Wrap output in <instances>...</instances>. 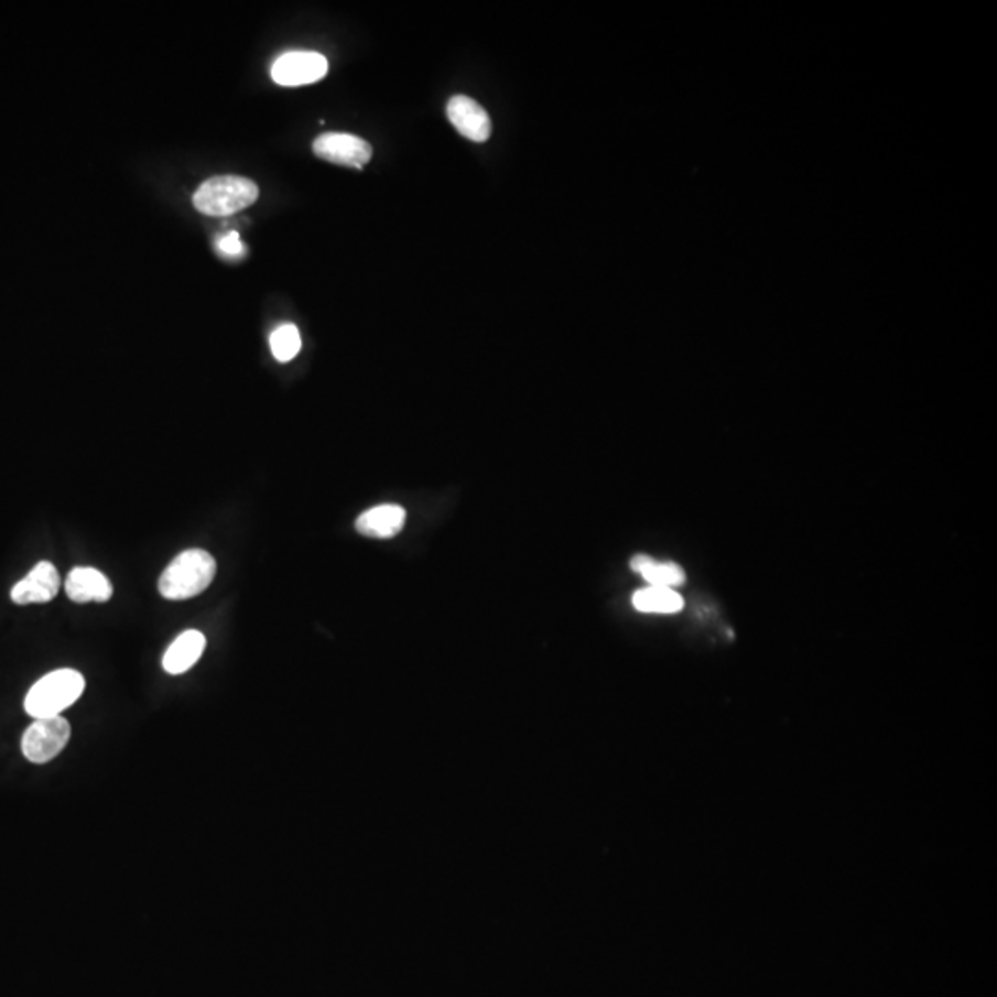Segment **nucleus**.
<instances>
[{"mask_svg": "<svg viewBox=\"0 0 997 997\" xmlns=\"http://www.w3.org/2000/svg\"><path fill=\"white\" fill-rule=\"evenodd\" d=\"M217 575V562L204 549L177 554L160 578V593L169 600H187L206 592Z\"/></svg>", "mask_w": 997, "mask_h": 997, "instance_id": "f257e3e1", "label": "nucleus"}, {"mask_svg": "<svg viewBox=\"0 0 997 997\" xmlns=\"http://www.w3.org/2000/svg\"><path fill=\"white\" fill-rule=\"evenodd\" d=\"M86 690V679L75 669H57L37 680L24 698V709L30 717H57L63 709L73 706Z\"/></svg>", "mask_w": 997, "mask_h": 997, "instance_id": "f03ea898", "label": "nucleus"}, {"mask_svg": "<svg viewBox=\"0 0 997 997\" xmlns=\"http://www.w3.org/2000/svg\"><path fill=\"white\" fill-rule=\"evenodd\" d=\"M259 198L256 183L242 176H215L199 185L194 207L207 217H228L253 206Z\"/></svg>", "mask_w": 997, "mask_h": 997, "instance_id": "7ed1b4c3", "label": "nucleus"}, {"mask_svg": "<svg viewBox=\"0 0 997 997\" xmlns=\"http://www.w3.org/2000/svg\"><path fill=\"white\" fill-rule=\"evenodd\" d=\"M69 739L71 724L67 723V718L59 717V715L34 718V723L30 724L29 729L24 732L21 748H23L24 758L29 759L30 763L43 765L59 756L63 748L67 747Z\"/></svg>", "mask_w": 997, "mask_h": 997, "instance_id": "20e7f679", "label": "nucleus"}, {"mask_svg": "<svg viewBox=\"0 0 997 997\" xmlns=\"http://www.w3.org/2000/svg\"><path fill=\"white\" fill-rule=\"evenodd\" d=\"M327 59L318 52L292 51L275 59L272 78L285 87L308 86L327 75Z\"/></svg>", "mask_w": 997, "mask_h": 997, "instance_id": "39448f33", "label": "nucleus"}, {"mask_svg": "<svg viewBox=\"0 0 997 997\" xmlns=\"http://www.w3.org/2000/svg\"><path fill=\"white\" fill-rule=\"evenodd\" d=\"M313 152L319 160L329 161L335 165L351 166V169H365L370 163L371 144L365 139L349 133H324L314 139Z\"/></svg>", "mask_w": 997, "mask_h": 997, "instance_id": "423d86ee", "label": "nucleus"}, {"mask_svg": "<svg viewBox=\"0 0 997 997\" xmlns=\"http://www.w3.org/2000/svg\"><path fill=\"white\" fill-rule=\"evenodd\" d=\"M59 586H62V578H59L56 565L51 562H40L32 567L23 581H19L12 587L10 597L19 606L45 605L56 597Z\"/></svg>", "mask_w": 997, "mask_h": 997, "instance_id": "0eeeda50", "label": "nucleus"}, {"mask_svg": "<svg viewBox=\"0 0 997 997\" xmlns=\"http://www.w3.org/2000/svg\"><path fill=\"white\" fill-rule=\"evenodd\" d=\"M447 117L462 138L485 143L491 136L490 115L474 98L456 95L447 104Z\"/></svg>", "mask_w": 997, "mask_h": 997, "instance_id": "6e6552de", "label": "nucleus"}, {"mask_svg": "<svg viewBox=\"0 0 997 997\" xmlns=\"http://www.w3.org/2000/svg\"><path fill=\"white\" fill-rule=\"evenodd\" d=\"M65 593L73 603H108L113 597V586L102 571L95 567H75L65 581Z\"/></svg>", "mask_w": 997, "mask_h": 997, "instance_id": "1a4fd4ad", "label": "nucleus"}, {"mask_svg": "<svg viewBox=\"0 0 997 997\" xmlns=\"http://www.w3.org/2000/svg\"><path fill=\"white\" fill-rule=\"evenodd\" d=\"M405 508L399 505H379L360 513L355 521V529L362 537L387 540L393 538L405 527Z\"/></svg>", "mask_w": 997, "mask_h": 997, "instance_id": "9d476101", "label": "nucleus"}, {"mask_svg": "<svg viewBox=\"0 0 997 997\" xmlns=\"http://www.w3.org/2000/svg\"><path fill=\"white\" fill-rule=\"evenodd\" d=\"M206 643V636L198 630L180 633L163 655V669L174 676L187 673L204 654Z\"/></svg>", "mask_w": 997, "mask_h": 997, "instance_id": "9b49d317", "label": "nucleus"}, {"mask_svg": "<svg viewBox=\"0 0 997 997\" xmlns=\"http://www.w3.org/2000/svg\"><path fill=\"white\" fill-rule=\"evenodd\" d=\"M630 567L638 575L643 576L650 586L671 587L673 589V587L684 586L685 584L684 570L680 565L673 564V562H655L650 556L638 554V556H633L630 560Z\"/></svg>", "mask_w": 997, "mask_h": 997, "instance_id": "f8f14e48", "label": "nucleus"}, {"mask_svg": "<svg viewBox=\"0 0 997 997\" xmlns=\"http://www.w3.org/2000/svg\"><path fill=\"white\" fill-rule=\"evenodd\" d=\"M632 605L643 614H676L684 608V598L671 587H644L633 593Z\"/></svg>", "mask_w": 997, "mask_h": 997, "instance_id": "ddd939ff", "label": "nucleus"}, {"mask_svg": "<svg viewBox=\"0 0 997 997\" xmlns=\"http://www.w3.org/2000/svg\"><path fill=\"white\" fill-rule=\"evenodd\" d=\"M270 349L280 362H289L294 359L302 349V337H300L296 325H280L270 337Z\"/></svg>", "mask_w": 997, "mask_h": 997, "instance_id": "4468645a", "label": "nucleus"}, {"mask_svg": "<svg viewBox=\"0 0 997 997\" xmlns=\"http://www.w3.org/2000/svg\"><path fill=\"white\" fill-rule=\"evenodd\" d=\"M217 248L223 251L224 256L228 257H239L245 253V245H242V240H240L237 231H229V234L220 237V239L217 240Z\"/></svg>", "mask_w": 997, "mask_h": 997, "instance_id": "2eb2a0df", "label": "nucleus"}]
</instances>
